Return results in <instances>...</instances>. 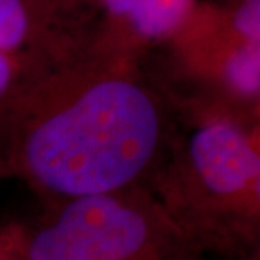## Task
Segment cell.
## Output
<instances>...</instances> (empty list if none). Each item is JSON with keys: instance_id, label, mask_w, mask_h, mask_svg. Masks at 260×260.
<instances>
[{"instance_id": "1", "label": "cell", "mask_w": 260, "mask_h": 260, "mask_svg": "<svg viewBox=\"0 0 260 260\" xmlns=\"http://www.w3.org/2000/svg\"><path fill=\"white\" fill-rule=\"evenodd\" d=\"M168 139L147 86L102 75L30 103L0 140V178H19L53 205L145 184Z\"/></svg>"}, {"instance_id": "2", "label": "cell", "mask_w": 260, "mask_h": 260, "mask_svg": "<svg viewBox=\"0 0 260 260\" xmlns=\"http://www.w3.org/2000/svg\"><path fill=\"white\" fill-rule=\"evenodd\" d=\"M144 186L208 255L258 260L260 154L240 125L218 118L169 142Z\"/></svg>"}, {"instance_id": "3", "label": "cell", "mask_w": 260, "mask_h": 260, "mask_svg": "<svg viewBox=\"0 0 260 260\" xmlns=\"http://www.w3.org/2000/svg\"><path fill=\"white\" fill-rule=\"evenodd\" d=\"M17 260H216L142 184L56 205L30 230H7Z\"/></svg>"}, {"instance_id": "4", "label": "cell", "mask_w": 260, "mask_h": 260, "mask_svg": "<svg viewBox=\"0 0 260 260\" xmlns=\"http://www.w3.org/2000/svg\"><path fill=\"white\" fill-rule=\"evenodd\" d=\"M113 14L130 20L145 38L171 32L186 15L191 0H105Z\"/></svg>"}, {"instance_id": "5", "label": "cell", "mask_w": 260, "mask_h": 260, "mask_svg": "<svg viewBox=\"0 0 260 260\" xmlns=\"http://www.w3.org/2000/svg\"><path fill=\"white\" fill-rule=\"evenodd\" d=\"M225 80L237 95L257 98L260 88V54L258 44L247 43L238 48L226 61Z\"/></svg>"}, {"instance_id": "6", "label": "cell", "mask_w": 260, "mask_h": 260, "mask_svg": "<svg viewBox=\"0 0 260 260\" xmlns=\"http://www.w3.org/2000/svg\"><path fill=\"white\" fill-rule=\"evenodd\" d=\"M27 32V15L20 0H0V51L15 49Z\"/></svg>"}, {"instance_id": "7", "label": "cell", "mask_w": 260, "mask_h": 260, "mask_svg": "<svg viewBox=\"0 0 260 260\" xmlns=\"http://www.w3.org/2000/svg\"><path fill=\"white\" fill-rule=\"evenodd\" d=\"M235 27L247 43L258 44L260 38V0H245L235 14Z\"/></svg>"}, {"instance_id": "8", "label": "cell", "mask_w": 260, "mask_h": 260, "mask_svg": "<svg viewBox=\"0 0 260 260\" xmlns=\"http://www.w3.org/2000/svg\"><path fill=\"white\" fill-rule=\"evenodd\" d=\"M10 81H12V64L7 56L0 51V96L9 90Z\"/></svg>"}, {"instance_id": "9", "label": "cell", "mask_w": 260, "mask_h": 260, "mask_svg": "<svg viewBox=\"0 0 260 260\" xmlns=\"http://www.w3.org/2000/svg\"><path fill=\"white\" fill-rule=\"evenodd\" d=\"M0 260H17L10 245L7 232H0Z\"/></svg>"}]
</instances>
